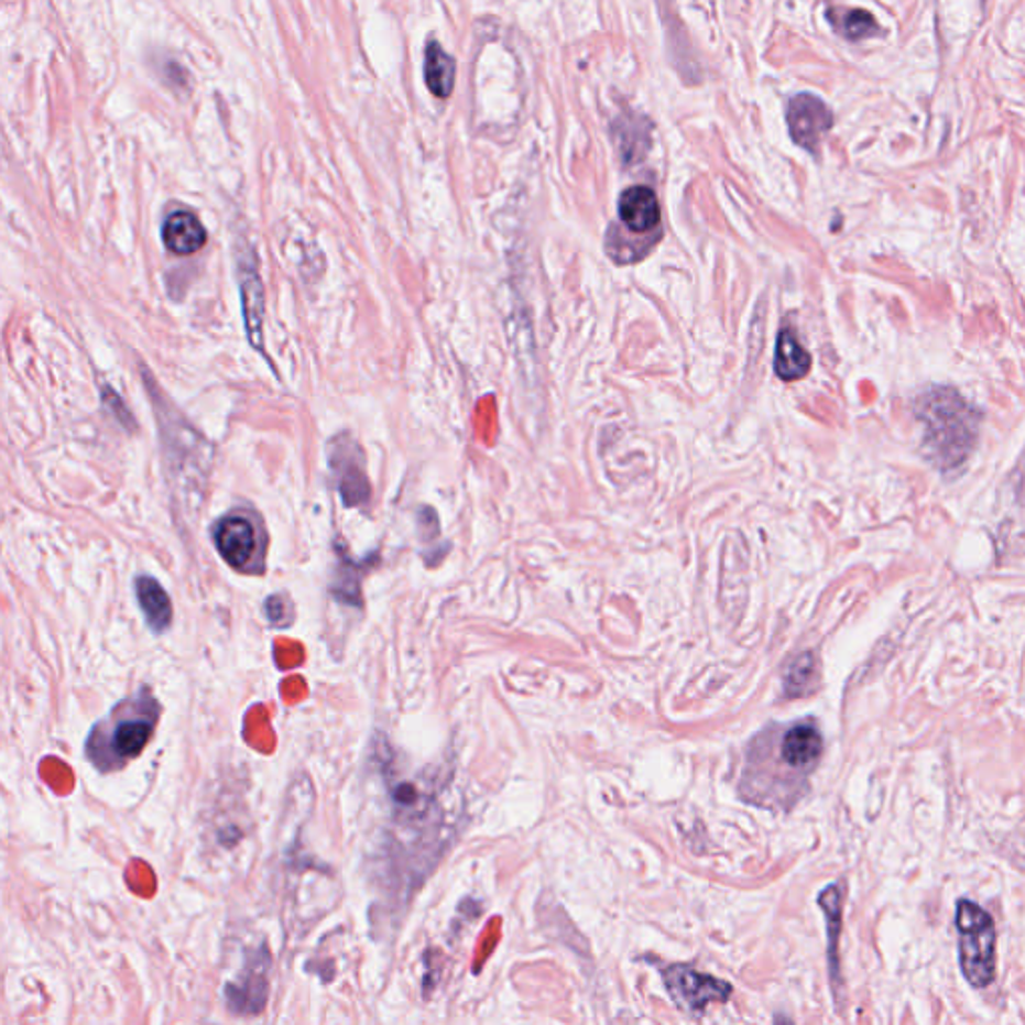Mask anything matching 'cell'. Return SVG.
<instances>
[{"label":"cell","mask_w":1025,"mask_h":1025,"mask_svg":"<svg viewBox=\"0 0 1025 1025\" xmlns=\"http://www.w3.org/2000/svg\"><path fill=\"white\" fill-rule=\"evenodd\" d=\"M924 423V449L939 471L951 473L968 461L980 433L981 411L953 386H931L915 401Z\"/></svg>","instance_id":"6da1fadb"},{"label":"cell","mask_w":1025,"mask_h":1025,"mask_svg":"<svg viewBox=\"0 0 1025 1025\" xmlns=\"http://www.w3.org/2000/svg\"><path fill=\"white\" fill-rule=\"evenodd\" d=\"M161 706L149 689H141L112 707L111 713L90 729L85 755L100 773L119 772L137 760L155 733Z\"/></svg>","instance_id":"7a4b0ae2"},{"label":"cell","mask_w":1025,"mask_h":1025,"mask_svg":"<svg viewBox=\"0 0 1025 1025\" xmlns=\"http://www.w3.org/2000/svg\"><path fill=\"white\" fill-rule=\"evenodd\" d=\"M956 927L959 934V966L970 985L983 990L995 975V927L990 914L961 899L956 907Z\"/></svg>","instance_id":"3957f363"},{"label":"cell","mask_w":1025,"mask_h":1025,"mask_svg":"<svg viewBox=\"0 0 1025 1025\" xmlns=\"http://www.w3.org/2000/svg\"><path fill=\"white\" fill-rule=\"evenodd\" d=\"M665 988L684 1012L701 1014L709 1003L728 1002L731 985L695 970L691 966H672L665 970Z\"/></svg>","instance_id":"277c9868"},{"label":"cell","mask_w":1025,"mask_h":1025,"mask_svg":"<svg viewBox=\"0 0 1025 1025\" xmlns=\"http://www.w3.org/2000/svg\"><path fill=\"white\" fill-rule=\"evenodd\" d=\"M772 745L777 753V760L785 763L787 770L799 777L814 772L817 761L824 753L821 731L811 721H802V723L782 729L779 735H773Z\"/></svg>","instance_id":"5b68a950"},{"label":"cell","mask_w":1025,"mask_h":1025,"mask_svg":"<svg viewBox=\"0 0 1025 1025\" xmlns=\"http://www.w3.org/2000/svg\"><path fill=\"white\" fill-rule=\"evenodd\" d=\"M785 119H787V127H789L794 143L799 144L809 153H817L821 139L833 127V115L829 111V107L819 97L809 95V92H802L789 100Z\"/></svg>","instance_id":"8992f818"},{"label":"cell","mask_w":1025,"mask_h":1025,"mask_svg":"<svg viewBox=\"0 0 1025 1025\" xmlns=\"http://www.w3.org/2000/svg\"><path fill=\"white\" fill-rule=\"evenodd\" d=\"M215 545L222 559L235 569H244L253 561L257 552V533L253 523L241 515L222 519L215 527Z\"/></svg>","instance_id":"52a82bcc"},{"label":"cell","mask_w":1025,"mask_h":1025,"mask_svg":"<svg viewBox=\"0 0 1025 1025\" xmlns=\"http://www.w3.org/2000/svg\"><path fill=\"white\" fill-rule=\"evenodd\" d=\"M619 219L635 235H650L659 229L662 209L650 187H631L619 197Z\"/></svg>","instance_id":"ba28073f"},{"label":"cell","mask_w":1025,"mask_h":1025,"mask_svg":"<svg viewBox=\"0 0 1025 1025\" xmlns=\"http://www.w3.org/2000/svg\"><path fill=\"white\" fill-rule=\"evenodd\" d=\"M266 968H269V958L265 961H257V966L247 968L239 975V980L229 983L225 988L227 1003H229L232 1012H237V1014H259V1012H263L266 992H269Z\"/></svg>","instance_id":"9c48e42d"},{"label":"cell","mask_w":1025,"mask_h":1025,"mask_svg":"<svg viewBox=\"0 0 1025 1025\" xmlns=\"http://www.w3.org/2000/svg\"><path fill=\"white\" fill-rule=\"evenodd\" d=\"M163 243L173 254L197 253L207 243V231L193 212L175 210L163 225Z\"/></svg>","instance_id":"30bf717a"},{"label":"cell","mask_w":1025,"mask_h":1025,"mask_svg":"<svg viewBox=\"0 0 1025 1025\" xmlns=\"http://www.w3.org/2000/svg\"><path fill=\"white\" fill-rule=\"evenodd\" d=\"M613 137L623 165H635L641 163L650 151L651 122L637 115L619 117L613 122Z\"/></svg>","instance_id":"8fae6325"},{"label":"cell","mask_w":1025,"mask_h":1025,"mask_svg":"<svg viewBox=\"0 0 1025 1025\" xmlns=\"http://www.w3.org/2000/svg\"><path fill=\"white\" fill-rule=\"evenodd\" d=\"M241 271V298H243L244 325L254 349H263V313L265 295L261 279L253 265L239 266Z\"/></svg>","instance_id":"7c38bea8"},{"label":"cell","mask_w":1025,"mask_h":1025,"mask_svg":"<svg viewBox=\"0 0 1025 1025\" xmlns=\"http://www.w3.org/2000/svg\"><path fill=\"white\" fill-rule=\"evenodd\" d=\"M137 589V599L143 611L146 625L153 629L155 633H163L171 628L173 623V603L166 596L163 585L159 584L153 577L143 575L134 584Z\"/></svg>","instance_id":"4fadbf2b"},{"label":"cell","mask_w":1025,"mask_h":1025,"mask_svg":"<svg viewBox=\"0 0 1025 1025\" xmlns=\"http://www.w3.org/2000/svg\"><path fill=\"white\" fill-rule=\"evenodd\" d=\"M773 369H775V375L782 381L804 379L811 369V355L805 351L802 342L797 341L795 332L789 329H783L777 335Z\"/></svg>","instance_id":"5bb4252c"},{"label":"cell","mask_w":1025,"mask_h":1025,"mask_svg":"<svg viewBox=\"0 0 1025 1025\" xmlns=\"http://www.w3.org/2000/svg\"><path fill=\"white\" fill-rule=\"evenodd\" d=\"M455 75H457L455 58L447 55L439 43L430 41L425 51V83L430 92L439 99H449L455 89Z\"/></svg>","instance_id":"9a60e30c"},{"label":"cell","mask_w":1025,"mask_h":1025,"mask_svg":"<svg viewBox=\"0 0 1025 1025\" xmlns=\"http://www.w3.org/2000/svg\"><path fill=\"white\" fill-rule=\"evenodd\" d=\"M819 905L826 912L827 922V941H829V970H831V980H839V934H841V907H843V895L839 885H829L821 895H819Z\"/></svg>","instance_id":"2e32d148"},{"label":"cell","mask_w":1025,"mask_h":1025,"mask_svg":"<svg viewBox=\"0 0 1025 1025\" xmlns=\"http://www.w3.org/2000/svg\"><path fill=\"white\" fill-rule=\"evenodd\" d=\"M827 19L833 24V29L849 41H861L880 33L877 21L870 12L861 9H831L827 11Z\"/></svg>","instance_id":"e0dca14e"},{"label":"cell","mask_w":1025,"mask_h":1025,"mask_svg":"<svg viewBox=\"0 0 1025 1025\" xmlns=\"http://www.w3.org/2000/svg\"><path fill=\"white\" fill-rule=\"evenodd\" d=\"M817 662L814 653H802L783 675V691L787 697H804L816 685Z\"/></svg>","instance_id":"ac0fdd59"},{"label":"cell","mask_w":1025,"mask_h":1025,"mask_svg":"<svg viewBox=\"0 0 1025 1025\" xmlns=\"http://www.w3.org/2000/svg\"><path fill=\"white\" fill-rule=\"evenodd\" d=\"M332 467L339 471V493L347 508H359L369 499L371 487L364 477L361 465H341L339 461H332Z\"/></svg>","instance_id":"d6986e66"},{"label":"cell","mask_w":1025,"mask_h":1025,"mask_svg":"<svg viewBox=\"0 0 1025 1025\" xmlns=\"http://www.w3.org/2000/svg\"><path fill=\"white\" fill-rule=\"evenodd\" d=\"M285 606L287 601L283 597H269L265 603V613L266 619L276 625V628H285L291 623V618H288L287 611H285Z\"/></svg>","instance_id":"ffe728a7"}]
</instances>
